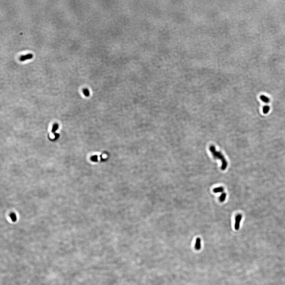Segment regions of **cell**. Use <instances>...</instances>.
<instances>
[{
	"mask_svg": "<svg viewBox=\"0 0 285 285\" xmlns=\"http://www.w3.org/2000/svg\"><path fill=\"white\" fill-rule=\"evenodd\" d=\"M210 151L211 154H212L213 157L216 159H218L221 160L222 163V165L221 167V169L223 170H224L226 169L227 167V162L226 160L224 157L223 155L221 153L217 151L215 146L214 145H211L210 147Z\"/></svg>",
	"mask_w": 285,
	"mask_h": 285,
	"instance_id": "obj_1",
	"label": "cell"
},
{
	"mask_svg": "<svg viewBox=\"0 0 285 285\" xmlns=\"http://www.w3.org/2000/svg\"><path fill=\"white\" fill-rule=\"evenodd\" d=\"M242 218V215L241 214H238L237 215L235 219V228L236 230H238L239 228L240 224V221Z\"/></svg>",
	"mask_w": 285,
	"mask_h": 285,
	"instance_id": "obj_2",
	"label": "cell"
},
{
	"mask_svg": "<svg viewBox=\"0 0 285 285\" xmlns=\"http://www.w3.org/2000/svg\"><path fill=\"white\" fill-rule=\"evenodd\" d=\"M33 58V55L32 54H28L24 56H21L20 58V60L21 62H24L27 59H31Z\"/></svg>",
	"mask_w": 285,
	"mask_h": 285,
	"instance_id": "obj_3",
	"label": "cell"
},
{
	"mask_svg": "<svg viewBox=\"0 0 285 285\" xmlns=\"http://www.w3.org/2000/svg\"><path fill=\"white\" fill-rule=\"evenodd\" d=\"M195 248L196 249L199 250L201 248V239L200 238H197L196 239L195 243Z\"/></svg>",
	"mask_w": 285,
	"mask_h": 285,
	"instance_id": "obj_4",
	"label": "cell"
},
{
	"mask_svg": "<svg viewBox=\"0 0 285 285\" xmlns=\"http://www.w3.org/2000/svg\"><path fill=\"white\" fill-rule=\"evenodd\" d=\"M260 99L263 102L265 103H268L270 101L269 98L264 95H262L260 96Z\"/></svg>",
	"mask_w": 285,
	"mask_h": 285,
	"instance_id": "obj_5",
	"label": "cell"
},
{
	"mask_svg": "<svg viewBox=\"0 0 285 285\" xmlns=\"http://www.w3.org/2000/svg\"><path fill=\"white\" fill-rule=\"evenodd\" d=\"M223 188L222 187L216 188L214 189V192L215 193H220L223 191Z\"/></svg>",
	"mask_w": 285,
	"mask_h": 285,
	"instance_id": "obj_6",
	"label": "cell"
},
{
	"mask_svg": "<svg viewBox=\"0 0 285 285\" xmlns=\"http://www.w3.org/2000/svg\"><path fill=\"white\" fill-rule=\"evenodd\" d=\"M226 195H226V194L225 193H223L221 194V196L220 197V200L221 202H223L225 201V199H226Z\"/></svg>",
	"mask_w": 285,
	"mask_h": 285,
	"instance_id": "obj_7",
	"label": "cell"
},
{
	"mask_svg": "<svg viewBox=\"0 0 285 285\" xmlns=\"http://www.w3.org/2000/svg\"><path fill=\"white\" fill-rule=\"evenodd\" d=\"M270 111V107L268 106H265L263 108V112L264 114H267Z\"/></svg>",
	"mask_w": 285,
	"mask_h": 285,
	"instance_id": "obj_8",
	"label": "cell"
},
{
	"mask_svg": "<svg viewBox=\"0 0 285 285\" xmlns=\"http://www.w3.org/2000/svg\"><path fill=\"white\" fill-rule=\"evenodd\" d=\"M59 128V126L58 124H55L54 125L52 129V132L54 133H56V131H57Z\"/></svg>",
	"mask_w": 285,
	"mask_h": 285,
	"instance_id": "obj_9",
	"label": "cell"
},
{
	"mask_svg": "<svg viewBox=\"0 0 285 285\" xmlns=\"http://www.w3.org/2000/svg\"><path fill=\"white\" fill-rule=\"evenodd\" d=\"M10 217H11L12 220L13 221L15 222L17 220V217H16V215H15V214H10Z\"/></svg>",
	"mask_w": 285,
	"mask_h": 285,
	"instance_id": "obj_10",
	"label": "cell"
},
{
	"mask_svg": "<svg viewBox=\"0 0 285 285\" xmlns=\"http://www.w3.org/2000/svg\"><path fill=\"white\" fill-rule=\"evenodd\" d=\"M83 93H84V95L86 96H88L90 95V92L88 89H84L83 91Z\"/></svg>",
	"mask_w": 285,
	"mask_h": 285,
	"instance_id": "obj_11",
	"label": "cell"
},
{
	"mask_svg": "<svg viewBox=\"0 0 285 285\" xmlns=\"http://www.w3.org/2000/svg\"><path fill=\"white\" fill-rule=\"evenodd\" d=\"M54 135L55 136V138L53 140L54 141H55V140L58 139V138L59 137V134H58V133H54Z\"/></svg>",
	"mask_w": 285,
	"mask_h": 285,
	"instance_id": "obj_12",
	"label": "cell"
},
{
	"mask_svg": "<svg viewBox=\"0 0 285 285\" xmlns=\"http://www.w3.org/2000/svg\"><path fill=\"white\" fill-rule=\"evenodd\" d=\"M97 159V156H94L91 158V160L93 161H96Z\"/></svg>",
	"mask_w": 285,
	"mask_h": 285,
	"instance_id": "obj_13",
	"label": "cell"
}]
</instances>
